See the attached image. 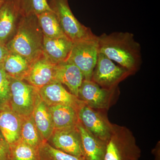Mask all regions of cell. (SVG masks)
<instances>
[{
  "instance_id": "6da1fadb",
  "label": "cell",
  "mask_w": 160,
  "mask_h": 160,
  "mask_svg": "<svg viewBox=\"0 0 160 160\" xmlns=\"http://www.w3.org/2000/svg\"><path fill=\"white\" fill-rule=\"evenodd\" d=\"M99 52L133 74L142 63L141 47L129 32H115L98 36Z\"/></svg>"
},
{
  "instance_id": "7a4b0ae2",
  "label": "cell",
  "mask_w": 160,
  "mask_h": 160,
  "mask_svg": "<svg viewBox=\"0 0 160 160\" xmlns=\"http://www.w3.org/2000/svg\"><path fill=\"white\" fill-rule=\"evenodd\" d=\"M44 35L36 15L20 18L16 31L6 47L9 52L17 53L31 63L43 54Z\"/></svg>"
},
{
  "instance_id": "3957f363",
  "label": "cell",
  "mask_w": 160,
  "mask_h": 160,
  "mask_svg": "<svg viewBox=\"0 0 160 160\" xmlns=\"http://www.w3.org/2000/svg\"><path fill=\"white\" fill-rule=\"evenodd\" d=\"M141 152L135 138L128 128L112 124L104 160H139Z\"/></svg>"
},
{
  "instance_id": "277c9868",
  "label": "cell",
  "mask_w": 160,
  "mask_h": 160,
  "mask_svg": "<svg viewBox=\"0 0 160 160\" xmlns=\"http://www.w3.org/2000/svg\"><path fill=\"white\" fill-rule=\"evenodd\" d=\"M49 2L57 16L64 34L72 42L97 36L92 33L90 28L81 24L75 17L68 0H49Z\"/></svg>"
},
{
  "instance_id": "5b68a950",
  "label": "cell",
  "mask_w": 160,
  "mask_h": 160,
  "mask_svg": "<svg viewBox=\"0 0 160 160\" xmlns=\"http://www.w3.org/2000/svg\"><path fill=\"white\" fill-rule=\"evenodd\" d=\"M98 36L73 43L67 62L77 66L84 80L90 81L98 54Z\"/></svg>"
},
{
  "instance_id": "8992f818",
  "label": "cell",
  "mask_w": 160,
  "mask_h": 160,
  "mask_svg": "<svg viewBox=\"0 0 160 160\" xmlns=\"http://www.w3.org/2000/svg\"><path fill=\"white\" fill-rule=\"evenodd\" d=\"M9 78L11 92L9 106L22 118L30 116L39 95L38 89L25 81Z\"/></svg>"
},
{
  "instance_id": "52a82bcc",
  "label": "cell",
  "mask_w": 160,
  "mask_h": 160,
  "mask_svg": "<svg viewBox=\"0 0 160 160\" xmlns=\"http://www.w3.org/2000/svg\"><path fill=\"white\" fill-rule=\"evenodd\" d=\"M131 74L127 69L117 66L106 55L99 52L91 81L103 88L113 89Z\"/></svg>"
},
{
  "instance_id": "ba28073f",
  "label": "cell",
  "mask_w": 160,
  "mask_h": 160,
  "mask_svg": "<svg viewBox=\"0 0 160 160\" xmlns=\"http://www.w3.org/2000/svg\"><path fill=\"white\" fill-rule=\"evenodd\" d=\"M103 110L91 108L86 104L78 112L79 120L84 127L96 137L107 143L111 135L112 124Z\"/></svg>"
},
{
  "instance_id": "9c48e42d",
  "label": "cell",
  "mask_w": 160,
  "mask_h": 160,
  "mask_svg": "<svg viewBox=\"0 0 160 160\" xmlns=\"http://www.w3.org/2000/svg\"><path fill=\"white\" fill-rule=\"evenodd\" d=\"M47 142L56 149L86 160L81 135L77 126L55 129Z\"/></svg>"
},
{
  "instance_id": "30bf717a",
  "label": "cell",
  "mask_w": 160,
  "mask_h": 160,
  "mask_svg": "<svg viewBox=\"0 0 160 160\" xmlns=\"http://www.w3.org/2000/svg\"><path fill=\"white\" fill-rule=\"evenodd\" d=\"M116 89H105L91 80H84L78 98L91 108L105 111L109 109Z\"/></svg>"
},
{
  "instance_id": "8fae6325",
  "label": "cell",
  "mask_w": 160,
  "mask_h": 160,
  "mask_svg": "<svg viewBox=\"0 0 160 160\" xmlns=\"http://www.w3.org/2000/svg\"><path fill=\"white\" fill-rule=\"evenodd\" d=\"M18 0H6L0 9V43L6 46L22 17Z\"/></svg>"
},
{
  "instance_id": "7c38bea8",
  "label": "cell",
  "mask_w": 160,
  "mask_h": 160,
  "mask_svg": "<svg viewBox=\"0 0 160 160\" xmlns=\"http://www.w3.org/2000/svg\"><path fill=\"white\" fill-rule=\"evenodd\" d=\"M56 64L52 62L43 53L30 63L29 71L24 81L38 90L55 82L54 74Z\"/></svg>"
},
{
  "instance_id": "4fadbf2b",
  "label": "cell",
  "mask_w": 160,
  "mask_h": 160,
  "mask_svg": "<svg viewBox=\"0 0 160 160\" xmlns=\"http://www.w3.org/2000/svg\"><path fill=\"white\" fill-rule=\"evenodd\" d=\"M41 99L48 106L57 105L70 106L78 112L85 104L77 97L67 91L61 83L54 82L39 89Z\"/></svg>"
},
{
  "instance_id": "5bb4252c",
  "label": "cell",
  "mask_w": 160,
  "mask_h": 160,
  "mask_svg": "<svg viewBox=\"0 0 160 160\" xmlns=\"http://www.w3.org/2000/svg\"><path fill=\"white\" fill-rule=\"evenodd\" d=\"M54 80L66 86L69 92L78 98L79 89L84 78L77 66L66 61L56 65Z\"/></svg>"
},
{
  "instance_id": "9a60e30c",
  "label": "cell",
  "mask_w": 160,
  "mask_h": 160,
  "mask_svg": "<svg viewBox=\"0 0 160 160\" xmlns=\"http://www.w3.org/2000/svg\"><path fill=\"white\" fill-rule=\"evenodd\" d=\"M22 118L9 105L0 109V131L9 146L21 139Z\"/></svg>"
},
{
  "instance_id": "2e32d148",
  "label": "cell",
  "mask_w": 160,
  "mask_h": 160,
  "mask_svg": "<svg viewBox=\"0 0 160 160\" xmlns=\"http://www.w3.org/2000/svg\"><path fill=\"white\" fill-rule=\"evenodd\" d=\"M73 42L67 37L49 38L44 36L43 53L55 64L67 61Z\"/></svg>"
},
{
  "instance_id": "e0dca14e",
  "label": "cell",
  "mask_w": 160,
  "mask_h": 160,
  "mask_svg": "<svg viewBox=\"0 0 160 160\" xmlns=\"http://www.w3.org/2000/svg\"><path fill=\"white\" fill-rule=\"evenodd\" d=\"M77 126L81 135L86 160H104L106 143L89 132L80 122Z\"/></svg>"
},
{
  "instance_id": "ac0fdd59",
  "label": "cell",
  "mask_w": 160,
  "mask_h": 160,
  "mask_svg": "<svg viewBox=\"0 0 160 160\" xmlns=\"http://www.w3.org/2000/svg\"><path fill=\"white\" fill-rule=\"evenodd\" d=\"M32 117L43 142H48L54 130L49 106L38 96Z\"/></svg>"
},
{
  "instance_id": "d6986e66",
  "label": "cell",
  "mask_w": 160,
  "mask_h": 160,
  "mask_svg": "<svg viewBox=\"0 0 160 160\" xmlns=\"http://www.w3.org/2000/svg\"><path fill=\"white\" fill-rule=\"evenodd\" d=\"M49 108L54 129L76 126L79 122L78 111L71 106L57 105Z\"/></svg>"
},
{
  "instance_id": "ffe728a7",
  "label": "cell",
  "mask_w": 160,
  "mask_h": 160,
  "mask_svg": "<svg viewBox=\"0 0 160 160\" xmlns=\"http://www.w3.org/2000/svg\"><path fill=\"white\" fill-rule=\"evenodd\" d=\"M30 63L19 54L9 52L2 65L9 77L24 81L29 71Z\"/></svg>"
},
{
  "instance_id": "44dd1931",
  "label": "cell",
  "mask_w": 160,
  "mask_h": 160,
  "mask_svg": "<svg viewBox=\"0 0 160 160\" xmlns=\"http://www.w3.org/2000/svg\"><path fill=\"white\" fill-rule=\"evenodd\" d=\"M37 17L44 36L49 38L66 36L60 26L57 16L54 11L43 12Z\"/></svg>"
},
{
  "instance_id": "7402d4cb",
  "label": "cell",
  "mask_w": 160,
  "mask_h": 160,
  "mask_svg": "<svg viewBox=\"0 0 160 160\" xmlns=\"http://www.w3.org/2000/svg\"><path fill=\"white\" fill-rule=\"evenodd\" d=\"M21 139L36 148H39L43 142L35 124L32 114L28 117L22 118Z\"/></svg>"
},
{
  "instance_id": "603a6c76",
  "label": "cell",
  "mask_w": 160,
  "mask_h": 160,
  "mask_svg": "<svg viewBox=\"0 0 160 160\" xmlns=\"http://www.w3.org/2000/svg\"><path fill=\"white\" fill-rule=\"evenodd\" d=\"M11 160H40L38 148L20 139L10 146Z\"/></svg>"
},
{
  "instance_id": "cb8c5ba5",
  "label": "cell",
  "mask_w": 160,
  "mask_h": 160,
  "mask_svg": "<svg viewBox=\"0 0 160 160\" xmlns=\"http://www.w3.org/2000/svg\"><path fill=\"white\" fill-rule=\"evenodd\" d=\"M22 16H37L46 12H53L49 0H18Z\"/></svg>"
},
{
  "instance_id": "d4e9b609",
  "label": "cell",
  "mask_w": 160,
  "mask_h": 160,
  "mask_svg": "<svg viewBox=\"0 0 160 160\" xmlns=\"http://www.w3.org/2000/svg\"><path fill=\"white\" fill-rule=\"evenodd\" d=\"M38 150L40 160H82L56 149L47 142H43Z\"/></svg>"
},
{
  "instance_id": "484cf974",
  "label": "cell",
  "mask_w": 160,
  "mask_h": 160,
  "mask_svg": "<svg viewBox=\"0 0 160 160\" xmlns=\"http://www.w3.org/2000/svg\"><path fill=\"white\" fill-rule=\"evenodd\" d=\"M10 97V78L5 71L2 64H0V109L9 105Z\"/></svg>"
},
{
  "instance_id": "4316f807",
  "label": "cell",
  "mask_w": 160,
  "mask_h": 160,
  "mask_svg": "<svg viewBox=\"0 0 160 160\" xmlns=\"http://www.w3.org/2000/svg\"><path fill=\"white\" fill-rule=\"evenodd\" d=\"M0 160H11L10 148L0 131Z\"/></svg>"
},
{
  "instance_id": "83f0119b",
  "label": "cell",
  "mask_w": 160,
  "mask_h": 160,
  "mask_svg": "<svg viewBox=\"0 0 160 160\" xmlns=\"http://www.w3.org/2000/svg\"><path fill=\"white\" fill-rule=\"evenodd\" d=\"M9 53L6 46L0 43V64H2Z\"/></svg>"
},
{
  "instance_id": "f1b7e54d",
  "label": "cell",
  "mask_w": 160,
  "mask_h": 160,
  "mask_svg": "<svg viewBox=\"0 0 160 160\" xmlns=\"http://www.w3.org/2000/svg\"><path fill=\"white\" fill-rule=\"evenodd\" d=\"M154 154H155V160H160V153L159 150L157 149V150L154 151Z\"/></svg>"
},
{
  "instance_id": "f546056e",
  "label": "cell",
  "mask_w": 160,
  "mask_h": 160,
  "mask_svg": "<svg viewBox=\"0 0 160 160\" xmlns=\"http://www.w3.org/2000/svg\"><path fill=\"white\" fill-rule=\"evenodd\" d=\"M6 1V0H0V9H1V7Z\"/></svg>"
}]
</instances>
